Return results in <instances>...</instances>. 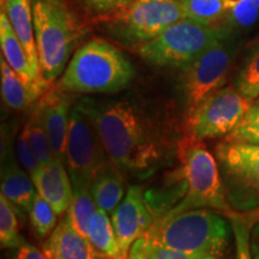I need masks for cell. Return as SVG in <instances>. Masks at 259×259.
Segmentation results:
<instances>
[{
	"instance_id": "cell-23",
	"label": "cell",
	"mask_w": 259,
	"mask_h": 259,
	"mask_svg": "<svg viewBox=\"0 0 259 259\" xmlns=\"http://www.w3.org/2000/svg\"><path fill=\"white\" fill-rule=\"evenodd\" d=\"M97 210H99V206L96 205L89 187V189L74 191L72 203L66 212L69 213L71 221L77 231L83 236L88 238L90 226Z\"/></svg>"
},
{
	"instance_id": "cell-27",
	"label": "cell",
	"mask_w": 259,
	"mask_h": 259,
	"mask_svg": "<svg viewBox=\"0 0 259 259\" xmlns=\"http://www.w3.org/2000/svg\"><path fill=\"white\" fill-rule=\"evenodd\" d=\"M18 210L5 196H0V245L2 248H15L21 244Z\"/></svg>"
},
{
	"instance_id": "cell-14",
	"label": "cell",
	"mask_w": 259,
	"mask_h": 259,
	"mask_svg": "<svg viewBox=\"0 0 259 259\" xmlns=\"http://www.w3.org/2000/svg\"><path fill=\"white\" fill-rule=\"evenodd\" d=\"M36 106L50 137L54 158L65 162L72 96L58 87L56 89L50 88L36 102Z\"/></svg>"
},
{
	"instance_id": "cell-8",
	"label": "cell",
	"mask_w": 259,
	"mask_h": 259,
	"mask_svg": "<svg viewBox=\"0 0 259 259\" xmlns=\"http://www.w3.org/2000/svg\"><path fill=\"white\" fill-rule=\"evenodd\" d=\"M108 155L97 128L77 102L72 107L65 164L74 191L89 189L94 177L108 164Z\"/></svg>"
},
{
	"instance_id": "cell-35",
	"label": "cell",
	"mask_w": 259,
	"mask_h": 259,
	"mask_svg": "<svg viewBox=\"0 0 259 259\" xmlns=\"http://www.w3.org/2000/svg\"><path fill=\"white\" fill-rule=\"evenodd\" d=\"M236 259H252L250 246L247 242H239L236 245Z\"/></svg>"
},
{
	"instance_id": "cell-21",
	"label": "cell",
	"mask_w": 259,
	"mask_h": 259,
	"mask_svg": "<svg viewBox=\"0 0 259 259\" xmlns=\"http://www.w3.org/2000/svg\"><path fill=\"white\" fill-rule=\"evenodd\" d=\"M88 239L100 254L109 259L124 258L116 240L112 220L102 209L97 210L89 229Z\"/></svg>"
},
{
	"instance_id": "cell-1",
	"label": "cell",
	"mask_w": 259,
	"mask_h": 259,
	"mask_svg": "<svg viewBox=\"0 0 259 259\" xmlns=\"http://www.w3.org/2000/svg\"><path fill=\"white\" fill-rule=\"evenodd\" d=\"M109 160L127 178L147 180L177 160L180 141L168 115L131 97L78 101Z\"/></svg>"
},
{
	"instance_id": "cell-5",
	"label": "cell",
	"mask_w": 259,
	"mask_h": 259,
	"mask_svg": "<svg viewBox=\"0 0 259 259\" xmlns=\"http://www.w3.org/2000/svg\"><path fill=\"white\" fill-rule=\"evenodd\" d=\"M32 19L42 77L52 85L69 65L82 28L64 0H32Z\"/></svg>"
},
{
	"instance_id": "cell-2",
	"label": "cell",
	"mask_w": 259,
	"mask_h": 259,
	"mask_svg": "<svg viewBox=\"0 0 259 259\" xmlns=\"http://www.w3.org/2000/svg\"><path fill=\"white\" fill-rule=\"evenodd\" d=\"M232 223L210 209L156 219L143 238L173 250L231 259Z\"/></svg>"
},
{
	"instance_id": "cell-28",
	"label": "cell",
	"mask_w": 259,
	"mask_h": 259,
	"mask_svg": "<svg viewBox=\"0 0 259 259\" xmlns=\"http://www.w3.org/2000/svg\"><path fill=\"white\" fill-rule=\"evenodd\" d=\"M223 141L259 147V102L250 107L241 121Z\"/></svg>"
},
{
	"instance_id": "cell-25",
	"label": "cell",
	"mask_w": 259,
	"mask_h": 259,
	"mask_svg": "<svg viewBox=\"0 0 259 259\" xmlns=\"http://www.w3.org/2000/svg\"><path fill=\"white\" fill-rule=\"evenodd\" d=\"M128 259H221L211 255L189 253L173 250L166 246L156 244L147 238H141L135 242L130 251Z\"/></svg>"
},
{
	"instance_id": "cell-37",
	"label": "cell",
	"mask_w": 259,
	"mask_h": 259,
	"mask_svg": "<svg viewBox=\"0 0 259 259\" xmlns=\"http://www.w3.org/2000/svg\"><path fill=\"white\" fill-rule=\"evenodd\" d=\"M99 259H109V258H107V257H105V255H100V258Z\"/></svg>"
},
{
	"instance_id": "cell-18",
	"label": "cell",
	"mask_w": 259,
	"mask_h": 259,
	"mask_svg": "<svg viewBox=\"0 0 259 259\" xmlns=\"http://www.w3.org/2000/svg\"><path fill=\"white\" fill-rule=\"evenodd\" d=\"M3 10L21 41L31 67L35 72L42 76L36 41H35L32 0H3Z\"/></svg>"
},
{
	"instance_id": "cell-30",
	"label": "cell",
	"mask_w": 259,
	"mask_h": 259,
	"mask_svg": "<svg viewBox=\"0 0 259 259\" xmlns=\"http://www.w3.org/2000/svg\"><path fill=\"white\" fill-rule=\"evenodd\" d=\"M227 18L233 25L248 28L259 18V9L253 0H234L227 4Z\"/></svg>"
},
{
	"instance_id": "cell-32",
	"label": "cell",
	"mask_w": 259,
	"mask_h": 259,
	"mask_svg": "<svg viewBox=\"0 0 259 259\" xmlns=\"http://www.w3.org/2000/svg\"><path fill=\"white\" fill-rule=\"evenodd\" d=\"M85 8L96 15L116 14L134 0H82Z\"/></svg>"
},
{
	"instance_id": "cell-19",
	"label": "cell",
	"mask_w": 259,
	"mask_h": 259,
	"mask_svg": "<svg viewBox=\"0 0 259 259\" xmlns=\"http://www.w3.org/2000/svg\"><path fill=\"white\" fill-rule=\"evenodd\" d=\"M128 178L113 162L106 164L94 177L90 184V192L99 209L112 215L119 204L124 199L127 189L126 181Z\"/></svg>"
},
{
	"instance_id": "cell-7",
	"label": "cell",
	"mask_w": 259,
	"mask_h": 259,
	"mask_svg": "<svg viewBox=\"0 0 259 259\" xmlns=\"http://www.w3.org/2000/svg\"><path fill=\"white\" fill-rule=\"evenodd\" d=\"M226 199L236 213L259 209V147L222 141L215 148Z\"/></svg>"
},
{
	"instance_id": "cell-22",
	"label": "cell",
	"mask_w": 259,
	"mask_h": 259,
	"mask_svg": "<svg viewBox=\"0 0 259 259\" xmlns=\"http://www.w3.org/2000/svg\"><path fill=\"white\" fill-rule=\"evenodd\" d=\"M234 87L251 102L259 97V42L251 48L245 58L235 77Z\"/></svg>"
},
{
	"instance_id": "cell-6",
	"label": "cell",
	"mask_w": 259,
	"mask_h": 259,
	"mask_svg": "<svg viewBox=\"0 0 259 259\" xmlns=\"http://www.w3.org/2000/svg\"><path fill=\"white\" fill-rule=\"evenodd\" d=\"M231 36V30L183 18L155 37L137 47L149 64L160 67H185L216 42Z\"/></svg>"
},
{
	"instance_id": "cell-4",
	"label": "cell",
	"mask_w": 259,
	"mask_h": 259,
	"mask_svg": "<svg viewBox=\"0 0 259 259\" xmlns=\"http://www.w3.org/2000/svg\"><path fill=\"white\" fill-rule=\"evenodd\" d=\"M177 161L179 166L176 168L184 183V198L168 216L196 209L213 210L228 219L235 215L226 199L218 161L202 142L184 136Z\"/></svg>"
},
{
	"instance_id": "cell-17",
	"label": "cell",
	"mask_w": 259,
	"mask_h": 259,
	"mask_svg": "<svg viewBox=\"0 0 259 259\" xmlns=\"http://www.w3.org/2000/svg\"><path fill=\"white\" fill-rule=\"evenodd\" d=\"M42 251L48 259H99L101 255L89 239L77 231L67 212L47 236Z\"/></svg>"
},
{
	"instance_id": "cell-10",
	"label": "cell",
	"mask_w": 259,
	"mask_h": 259,
	"mask_svg": "<svg viewBox=\"0 0 259 259\" xmlns=\"http://www.w3.org/2000/svg\"><path fill=\"white\" fill-rule=\"evenodd\" d=\"M253 105L235 87L222 89L206 97L186 114L185 136L196 141L227 137Z\"/></svg>"
},
{
	"instance_id": "cell-15",
	"label": "cell",
	"mask_w": 259,
	"mask_h": 259,
	"mask_svg": "<svg viewBox=\"0 0 259 259\" xmlns=\"http://www.w3.org/2000/svg\"><path fill=\"white\" fill-rule=\"evenodd\" d=\"M38 196L51 204L58 216H64L73 199V186L64 161L57 160L40 164L31 174Z\"/></svg>"
},
{
	"instance_id": "cell-20",
	"label": "cell",
	"mask_w": 259,
	"mask_h": 259,
	"mask_svg": "<svg viewBox=\"0 0 259 259\" xmlns=\"http://www.w3.org/2000/svg\"><path fill=\"white\" fill-rule=\"evenodd\" d=\"M2 95L5 105L15 111H24L34 105L35 100L23 80L2 57Z\"/></svg>"
},
{
	"instance_id": "cell-3",
	"label": "cell",
	"mask_w": 259,
	"mask_h": 259,
	"mask_svg": "<svg viewBox=\"0 0 259 259\" xmlns=\"http://www.w3.org/2000/svg\"><path fill=\"white\" fill-rule=\"evenodd\" d=\"M135 67L118 48L101 38L84 44L73 54L58 83L70 94H113L130 85Z\"/></svg>"
},
{
	"instance_id": "cell-26",
	"label": "cell",
	"mask_w": 259,
	"mask_h": 259,
	"mask_svg": "<svg viewBox=\"0 0 259 259\" xmlns=\"http://www.w3.org/2000/svg\"><path fill=\"white\" fill-rule=\"evenodd\" d=\"M25 127L28 130L29 138L34 148L35 154L40 164H47L54 160L53 150L50 137H48L44 121H42L40 111H38L36 102L31 106V111L29 113L28 120L25 121Z\"/></svg>"
},
{
	"instance_id": "cell-13",
	"label": "cell",
	"mask_w": 259,
	"mask_h": 259,
	"mask_svg": "<svg viewBox=\"0 0 259 259\" xmlns=\"http://www.w3.org/2000/svg\"><path fill=\"white\" fill-rule=\"evenodd\" d=\"M15 141L9 131L2 137V194L18 210L19 215L29 213L36 197L31 176L19 163L16 156Z\"/></svg>"
},
{
	"instance_id": "cell-39",
	"label": "cell",
	"mask_w": 259,
	"mask_h": 259,
	"mask_svg": "<svg viewBox=\"0 0 259 259\" xmlns=\"http://www.w3.org/2000/svg\"><path fill=\"white\" fill-rule=\"evenodd\" d=\"M119 259H125V258H119Z\"/></svg>"
},
{
	"instance_id": "cell-38",
	"label": "cell",
	"mask_w": 259,
	"mask_h": 259,
	"mask_svg": "<svg viewBox=\"0 0 259 259\" xmlns=\"http://www.w3.org/2000/svg\"><path fill=\"white\" fill-rule=\"evenodd\" d=\"M231 2H234V0H226L227 4H228V3H231Z\"/></svg>"
},
{
	"instance_id": "cell-24",
	"label": "cell",
	"mask_w": 259,
	"mask_h": 259,
	"mask_svg": "<svg viewBox=\"0 0 259 259\" xmlns=\"http://www.w3.org/2000/svg\"><path fill=\"white\" fill-rule=\"evenodd\" d=\"M183 17L212 25L227 12L226 0H179Z\"/></svg>"
},
{
	"instance_id": "cell-36",
	"label": "cell",
	"mask_w": 259,
	"mask_h": 259,
	"mask_svg": "<svg viewBox=\"0 0 259 259\" xmlns=\"http://www.w3.org/2000/svg\"><path fill=\"white\" fill-rule=\"evenodd\" d=\"M253 2L255 3V5H257L258 9H259V0H253Z\"/></svg>"
},
{
	"instance_id": "cell-11",
	"label": "cell",
	"mask_w": 259,
	"mask_h": 259,
	"mask_svg": "<svg viewBox=\"0 0 259 259\" xmlns=\"http://www.w3.org/2000/svg\"><path fill=\"white\" fill-rule=\"evenodd\" d=\"M229 38L231 36L213 44L196 60L181 69L179 87L185 101L186 114L225 85L234 58Z\"/></svg>"
},
{
	"instance_id": "cell-16",
	"label": "cell",
	"mask_w": 259,
	"mask_h": 259,
	"mask_svg": "<svg viewBox=\"0 0 259 259\" xmlns=\"http://www.w3.org/2000/svg\"><path fill=\"white\" fill-rule=\"evenodd\" d=\"M0 45L6 63L21 77L34 100L37 102L51 88V85L31 67L27 53L10 24L4 10H2L0 14Z\"/></svg>"
},
{
	"instance_id": "cell-29",
	"label": "cell",
	"mask_w": 259,
	"mask_h": 259,
	"mask_svg": "<svg viewBox=\"0 0 259 259\" xmlns=\"http://www.w3.org/2000/svg\"><path fill=\"white\" fill-rule=\"evenodd\" d=\"M30 223L38 238H46L54 231L58 222V213L54 211L51 204L36 194L29 211Z\"/></svg>"
},
{
	"instance_id": "cell-9",
	"label": "cell",
	"mask_w": 259,
	"mask_h": 259,
	"mask_svg": "<svg viewBox=\"0 0 259 259\" xmlns=\"http://www.w3.org/2000/svg\"><path fill=\"white\" fill-rule=\"evenodd\" d=\"M179 0H134L113 16L108 30L128 46H142L183 19Z\"/></svg>"
},
{
	"instance_id": "cell-31",
	"label": "cell",
	"mask_w": 259,
	"mask_h": 259,
	"mask_svg": "<svg viewBox=\"0 0 259 259\" xmlns=\"http://www.w3.org/2000/svg\"><path fill=\"white\" fill-rule=\"evenodd\" d=\"M16 156H17L21 166L30 176L40 167V162H38L36 154L34 151V148L31 145L28 130L25 127V125L17 136V141H16Z\"/></svg>"
},
{
	"instance_id": "cell-34",
	"label": "cell",
	"mask_w": 259,
	"mask_h": 259,
	"mask_svg": "<svg viewBox=\"0 0 259 259\" xmlns=\"http://www.w3.org/2000/svg\"><path fill=\"white\" fill-rule=\"evenodd\" d=\"M10 259H48V257L30 242L22 240L17 247L11 248Z\"/></svg>"
},
{
	"instance_id": "cell-12",
	"label": "cell",
	"mask_w": 259,
	"mask_h": 259,
	"mask_svg": "<svg viewBox=\"0 0 259 259\" xmlns=\"http://www.w3.org/2000/svg\"><path fill=\"white\" fill-rule=\"evenodd\" d=\"M111 220L122 257L128 259L132 246L138 239L147 234L155 221L153 212L145 200L143 185L135 184L128 186L124 199L111 215Z\"/></svg>"
},
{
	"instance_id": "cell-33",
	"label": "cell",
	"mask_w": 259,
	"mask_h": 259,
	"mask_svg": "<svg viewBox=\"0 0 259 259\" xmlns=\"http://www.w3.org/2000/svg\"><path fill=\"white\" fill-rule=\"evenodd\" d=\"M248 225V238L252 259H259V209L253 212L242 213Z\"/></svg>"
}]
</instances>
